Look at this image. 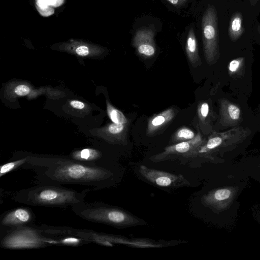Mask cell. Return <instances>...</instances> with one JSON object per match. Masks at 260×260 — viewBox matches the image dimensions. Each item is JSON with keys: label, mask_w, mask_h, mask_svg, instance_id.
Listing matches in <instances>:
<instances>
[{"label": "cell", "mask_w": 260, "mask_h": 260, "mask_svg": "<svg viewBox=\"0 0 260 260\" xmlns=\"http://www.w3.org/2000/svg\"><path fill=\"white\" fill-rule=\"evenodd\" d=\"M38 5L41 9H45L49 5V0H38Z\"/></svg>", "instance_id": "obj_25"}, {"label": "cell", "mask_w": 260, "mask_h": 260, "mask_svg": "<svg viewBox=\"0 0 260 260\" xmlns=\"http://www.w3.org/2000/svg\"><path fill=\"white\" fill-rule=\"evenodd\" d=\"M236 194V189L232 187L213 189L204 195L202 204L214 210L224 209L232 202Z\"/></svg>", "instance_id": "obj_10"}, {"label": "cell", "mask_w": 260, "mask_h": 260, "mask_svg": "<svg viewBox=\"0 0 260 260\" xmlns=\"http://www.w3.org/2000/svg\"><path fill=\"white\" fill-rule=\"evenodd\" d=\"M68 47L74 49V51L76 54L81 56H86L90 54L92 49L89 45H86L82 42L75 41H71L67 44Z\"/></svg>", "instance_id": "obj_21"}, {"label": "cell", "mask_w": 260, "mask_h": 260, "mask_svg": "<svg viewBox=\"0 0 260 260\" xmlns=\"http://www.w3.org/2000/svg\"><path fill=\"white\" fill-rule=\"evenodd\" d=\"M25 156L28 162L24 169L34 171L36 184L82 185L95 191L107 187L115 176L109 167L87 164L67 157Z\"/></svg>", "instance_id": "obj_1"}, {"label": "cell", "mask_w": 260, "mask_h": 260, "mask_svg": "<svg viewBox=\"0 0 260 260\" xmlns=\"http://www.w3.org/2000/svg\"><path fill=\"white\" fill-rule=\"evenodd\" d=\"M153 37L152 32L149 30H141L137 32L133 45L140 55L146 57L154 55L156 50Z\"/></svg>", "instance_id": "obj_12"}, {"label": "cell", "mask_w": 260, "mask_h": 260, "mask_svg": "<svg viewBox=\"0 0 260 260\" xmlns=\"http://www.w3.org/2000/svg\"><path fill=\"white\" fill-rule=\"evenodd\" d=\"M253 1H258V0H253Z\"/></svg>", "instance_id": "obj_27"}, {"label": "cell", "mask_w": 260, "mask_h": 260, "mask_svg": "<svg viewBox=\"0 0 260 260\" xmlns=\"http://www.w3.org/2000/svg\"><path fill=\"white\" fill-rule=\"evenodd\" d=\"M249 132L242 127H236L222 133H214L198 148L196 157H209V153L221 147L239 143Z\"/></svg>", "instance_id": "obj_6"}, {"label": "cell", "mask_w": 260, "mask_h": 260, "mask_svg": "<svg viewBox=\"0 0 260 260\" xmlns=\"http://www.w3.org/2000/svg\"><path fill=\"white\" fill-rule=\"evenodd\" d=\"M1 246L11 249L41 248L58 245L56 237L43 234L38 226L27 225L1 233Z\"/></svg>", "instance_id": "obj_4"}, {"label": "cell", "mask_w": 260, "mask_h": 260, "mask_svg": "<svg viewBox=\"0 0 260 260\" xmlns=\"http://www.w3.org/2000/svg\"><path fill=\"white\" fill-rule=\"evenodd\" d=\"M127 124L112 123L106 128V132L112 139L111 141L116 144H127Z\"/></svg>", "instance_id": "obj_14"}, {"label": "cell", "mask_w": 260, "mask_h": 260, "mask_svg": "<svg viewBox=\"0 0 260 260\" xmlns=\"http://www.w3.org/2000/svg\"><path fill=\"white\" fill-rule=\"evenodd\" d=\"M30 92V88L24 84L18 85L15 89V92L20 96H24L28 94Z\"/></svg>", "instance_id": "obj_23"}, {"label": "cell", "mask_w": 260, "mask_h": 260, "mask_svg": "<svg viewBox=\"0 0 260 260\" xmlns=\"http://www.w3.org/2000/svg\"><path fill=\"white\" fill-rule=\"evenodd\" d=\"M107 113L111 121L118 124H127L128 120L123 113L110 103L107 104Z\"/></svg>", "instance_id": "obj_20"}, {"label": "cell", "mask_w": 260, "mask_h": 260, "mask_svg": "<svg viewBox=\"0 0 260 260\" xmlns=\"http://www.w3.org/2000/svg\"><path fill=\"white\" fill-rule=\"evenodd\" d=\"M186 52L188 59L194 68L201 64V60L199 55L197 42L193 28H191L188 31L186 44Z\"/></svg>", "instance_id": "obj_15"}, {"label": "cell", "mask_w": 260, "mask_h": 260, "mask_svg": "<svg viewBox=\"0 0 260 260\" xmlns=\"http://www.w3.org/2000/svg\"><path fill=\"white\" fill-rule=\"evenodd\" d=\"M204 142L205 140L198 133L193 139L167 146L162 151L151 156L149 159L153 162H159L179 157L194 158L196 157L198 148Z\"/></svg>", "instance_id": "obj_7"}, {"label": "cell", "mask_w": 260, "mask_h": 260, "mask_svg": "<svg viewBox=\"0 0 260 260\" xmlns=\"http://www.w3.org/2000/svg\"><path fill=\"white\" fill-rule=\"evenodd\" d=\"M244 64V58L240 57L232 60L229 63L228 70L229 74L235 75L240 71Z\"/></svg>", "instance_id": "obj_22"}, {"label": "cell", "mask_w": 260, "mask_h": 260, "mask_svg": "<svg viewBox=\"0 0 260 260\" xmlns=\"http://www.w3.org/2000/svg\"><path fill=\"white\" fill-rule=\"evenodd\" d=\"M27 162V158L24 155L4 164L1 166L0 177L19 169H24Z\"/></svg>", "instance_id": "obj_17"}, {"label": "cell", "mask_w": 260, "mask_h": 260, "mask_svg": "<svg viewBox=\"0 0 260 260\" xmlns=\"http://www.w3.org/2000/svg\"><path fill=\"white\" fill-rule=\"evenodd\" d=\"M72 209L77 216L86 221L117 228L147 224L144 220L119 208L102 202L84 201L73 205Z\"/></svg>", "instance_id": "obj_3"}, {"label": "cell", "mask_w": 260, "mask_h": 260, "mask_svg": "<svg viewBox=\"0 0 260 260\" xmlns=\"http://www.w3.org/2000/svg\"><path fill=\"white\" fill-rule=\"evenodd\" d=\"M176 111L174 108H168L150 118L148 120L147 134L155 135L167 125L174 118Z\"/></svg>", "instance_id": "obj_13"}, {"label": "cell", "mask_w": 260, "mask_h": 260, "mask_svg": "<svg viewBox=\"0 0 260 260\" xmlns=\"http://www.w3.org/2000/svg\"><path fill=\"white\" fill-rule=\"evenodd\" d=\"M228 31L230 38L232 41H237L243 33L242 17L240 13H236L232 16Z\"/></svg>", "instance_id": "obj_16"}, {"label": "cell", "mask_w": 260, "mask_h": 260, "mask_svg": "<svg viewBox=\"0 0 260 260\" xmlns=\"http://www.w3.org/2000/svg\"><path fill=\"white\" fill-rule=\"evenodd\" d=\"M182 1H185V0H182Z\"/></svg>", "instance_id": "obj_28"}, {"label": "cell", "mask_w": 260, "mask_h": 260, "mask_svg": "<svg viewBox=\"0 0 260 260\" xmlns=\"http://www.w3.org/2000/svg\"><path fill=\"white\" fill-rule=\"evenodd\" d=\"M204 52L208 64L214 63L219 56L216 11L213 6H208L202 19Z\"/></svg>", "instance_id": "obj_5"}, {"label": "cell", "mask_w": 260, "mask_h": 260, "mask_svg": "<svg viewBox=\"0 0 260 260\" xmlns=\"http://www.w3.org/2000/svg\"><path fill=\"white\" fill-rule=\"evenodd\" d=\"M219 105V122L222 126H234L240 122L241 112L238 106L225 99L220 101Z\"/></svg>", "instance_id": "obj_11"}, {"label": "cell", "mask_w": 260, "mask_h": 260, "mask_svg": "<svg viewBox=\"0 0 260 260\" xmlns=\"http://www.w3.org/2000/svg\"><path fill=\"white\" fill-rule=\"evenodd\" d=\"M196 135L191 129L183 127L178 129L173 135L172 141L173 143L187 141L193 139Z\"/></svg>", "instance_id": "obj_18"}, {"label": "cell", "mask_w": 260, "mask_h": 260, "mask_svg": "<svg viewBox=\"0 0 260 260\" xmlns=\"http://www.w3.org/2000/svg\"><path fill=\"white\" fill-rule=\"evenodd\" d=\"M71 106L75 109H82L85 107V104L80 101L73 100L70 102Z\"/></svg>", "instance_id": "obj_24"}, {"label": "cell", "mask_w": 260, "mask_h": 260, "mask_svg": "<svg viewBox=\"0 0 260 260\" xmlns=\"http://www.w3.org/2000/svg\"><path fill=\"white\" fill-rule=\"evenodd\" d=\"M170 3H171L172 4L176 5L178 3L179 0H167Z\"/></svg>", "instance_id": "obj_26"}, {"label": "cell", "mask_w": 260, "mask_h": 260, "mask_svg": "<svg viewBox=\"0 0 260 260\" xmlns=\"http://www.w3.org/2000/svg\"><path fill=\"white\" fill-rule=\"evenodd\" d=\"M86 188L81 191L66 188L62 185L37 184L14 193L13 201L34 206L66 208L85 201Z\"/></svg>", "instance_id": "obj_2"}, {"label": "cell", "mask_w": 260, "mask_h": 260, "mask_svg": "<svg viewBox=\"0 0 260 260\" xmlns=\"http://www.w3.org/2000/svg\"><path fill=\"white\" fill-rule=\"evenodd\" d=\"M139 172L145 180L159 187L179 188L190 185V182L181 174L149 168L144 165L140 166Z\"/></svg>", "instance_id": "obj_8"}, {"label": "cell", "mask_w": 260, "mask_h": 260, "mask_svg": "<svg viewBox=\"0 0 260 260\" xmlns=\"http://www.w3.org/2000/svg\"><path fill=\"white\" fill-rule=\"evenodd\" d=\"M36 218L33 211L26 207H19L9 210L1 216V233L31 224Z\"/></svg>", "instance_id": "obj_9"}, {"label": "cell", "mask_w": 260, "mask_h": 260, "mask_svg": "<svg viewBox=\"0 0 260 260\" xmlns=\"http://www.w3.org/2000/svg\"><path fill=\"white\" fill-rule=\"evenodd\" d=\"M198 115L201 127L210 124V107L208 103L202 102L198 107Z\"/></svg>", "instance_id": "obj_19"}]
</instances>
